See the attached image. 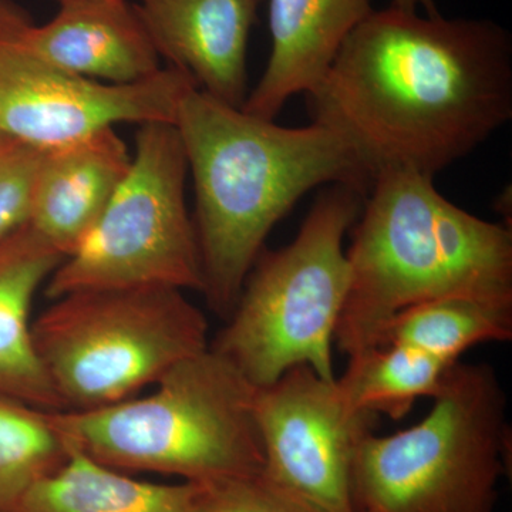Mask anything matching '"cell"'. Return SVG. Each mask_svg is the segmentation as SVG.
Wrapping results in <instances>:
<instances>
[{"label":"cell","instance_id":"cell-1","mask_svg":"<svg viewBox=\"0 0 512 512\" xmlns=\"http://www.w3.org/2000/svg\"><path fill=\"white\" fill-rule=\"evenodd\" d=\"M306 94L372 180L390 168L434 178L511 120V36L488 19L373 10Z\"/></svg>","mask_w":512,"mask_h":512},{"label":"cell","instance_id":"cell-2","mask_svg":"<svg viewBox=\"0 0 512 512\" xmlns=\"http://www.w3.org/2000/svg\"><path fill=\"white\" fill-rule=\"evenodd\" d=\"M174 126L195 192V234L208 305L228 318L265 239L320 185L369 192L372 177L335 131L312 121L282 127L192 87Z\"/></svg>","mask_w":512,"mask_h":512},{"label":"cell","instance_id":"cell-3","mask_svg":"<svg viewBox=\"0 0 512 512\" xmlns=\"http://www.w3.org/2000/svg\"><path fill=\"white\" fill-rule=\"evenodd\" d=\"M429 175L380 171L346 249L350 285L335 332L340 352L375 348L417 303L471 296L512 303V231L448 201Z\"/></svg>","mask_w":512,"mask_h":512},{"label":"cell","instance_id":"cell-4","mask_svg":"<svg viewBox=\"0 0 512 512\" xmlns=\"http://www.w3.org/2000/svg\"><path fill=\"white\" fill-rule=\"evenodd\" d=\"M255 394L210 346L168 370L150 393L49 417L67 448L103 466L205 483L264 470Z\"/></svg>","mask_w":512,"mask_h":512},{"label":"cell","instance_id":"cell-5","mask_svg":"<svg viewBox=\"0 0 512 512\" xmlns=\"http://www.w3.org/2000/svg\"><path fill=\"white\" fill-rule=\"evenodd\" d=\"M510 444L507 396L493 367L454 363L423 420L360 439L356 511L494 512Z\"/></svg>","mask_w":512,"mask_h":512},{"label":"cell","instance_id":"cell-6","mask_svg":"<svg viewBox=\"0 0 512 512\" xmlns=\"http://www.w3.org/2000/svg\"><path fill=\"white\" fill-rule=\"evenodd\" d=\"M365 195L330 185L291 244L262 251L252 266L227 325L210 346L256 389L302 365L336 379L332 345L350 285L343 242Z\"/></svg>","mask_w":512,"mask_h":512},{"label":"cell","instance_id":"cell-7","mask_svg":"<svg viewBox=\"0 0 512 512\" xmlns=\"http://www.w3.org/2000/svg\"><path fill=\"white\" fill-rule=\"evenodd\" d=\"M32 335L63 410L131 399L211 343L204 312L164 286L66 293L33 320Z\"/></svg>","mask_w":512,"mask_h":512},{"label":"cell","instance_id":"cell-8","mask_svg":"<svg viewBox=\"0 0 512 512\" xmlns=\"http://www.w3.org/2000/svg\"><path fill=\"white\" fill-rule=\"evenodd\" d=\"M187 174L177 127L140 124L130 170L89 235L50 276V301L90 289L202 292L200 247L185 202Z\"/></svg>","mask_w":512,"mask_h":512},{"label":"cell","instance_id":"cell-9","mask_svg":"<svg viewBox=\"0 0 512 512\" xmlns=\"http://www.w3.org/2000/svg\"><path fill=\"white\" fill-rule=\"evenodd\" d=\"M28 13L0 0V134L56 147L120 123H173L192 87L191 76L163 67L146 82L109 84L47 62L28 46Z\"/></svg>","mask_w":512,"mask_h":512},{"label":"cell","instance_id":"cell-10","mask_svg":"<svg viewBox=\"0 0 512 512\" xmlns=\"http://www.w3.org/2000/svg\"><path fill=\"white\" fill-rule=\"evenodd\" d=\"M255 419L269 481L320 512H357L353 460L377 417L353 412L336 379L292 367L256 389Z\"/></svg>","mask_w":512,"mask_h":512},{"label":"cell","instance_id":"cell-11","mask_svg":"<svg viewBox=\"0 0 512 512\" xmlns=\"http://www.w3.org/2000/svg\"><path fill=\"white\" fill-rule=\"evenodd\" d=\"M264 0H137L158 56L235 109L247 100L248 40Z\"/></svg>","mask_w":512,"mask_h":512},{"label":"cell","instance_id":"cell-12","mask_svg":"<svg viewBox=\"0 0 512 512\" xmlns=\"http://www.w3.org/2000/svg\"><path fill=\"white\" fill-rule=\"evenodd\" d=\"M131 154L114 127L45 148L28 225L66 258L106 210L130 170Z\"/></svg>","mask_w":512,"mask_h":512},{"label":"cell","instance_id":"cell-13","mask_svg":"<svg viewBox=\"0 0 512 512\" xmlns=\"http://www.w3.org/2000/svg\"><path fill=\"white\" fill-rule=\"evenodd\" d=\"M272 50L242 110L275 120L286 101L320 82L340 47L373 12L370 0H268Z\"/></svg>","mask_w":512,"mask_h":512},{"label":"cell","instance_id":"cell-14","mask_svg":"<svg viewBox=\"0 0 512 512\" xmlns=\"http://www.w3.org/2000/svg\"><path fill=\"white\" fill-rule=\"evenodd\" d=\"M30 49L47 62L87 79L109 84L146 82L161 57L133 3H70L45 25L26 26Z\"/></svg>","mask_w":512,"mask_h":512},{"label":"cell","instance_id":"cell-15","mask_svg":"<svg viewBox=\"0 0 512 512\" xmlns=\"http://www.w3.org/2000/svg\"><path fill=\"white\" fill-rule=\"evenodd\" d=\"M64 256L28 224L0 239V394L45 412L63 410L33 343V299Z\"/></svg>","mask_w":512,"mask_h":512},{"label":"cell","instance_id":"cell-16","mask_svg":"<svg viewBox=\"0 0 512 512\" xmlns=\"http://www.w3.org/2000/svg\"><path fill=\"white\" fill-rule=\"evenodd\" d=\"M69 450L37 480L13 512H191V484L140 480Z\"/></svg>","mask_w":512,"mask_h":512},{"label":"cell","instance_id":"cell-17","mask_svg":"<svg viewBox=\"0 0 512 512\" xmlns=\"http://www.w3.org/2000/svg\"><path fill=\"white\" fill-rule=\"evenodd\" d=\"M511 339L512 303L448 296L397 313L376 346H409L454 365L473 346Z\"/></svg>","mask_w":512,"mask_h":512},{"label":"cell","instance_id":"cell-18","mask_svg":"<svg viewBox=\"0 0 512 512\" xmlns=\"http://www.w3.org/2000/svg\"><path fill=\"white\" fill-rule=\"evenodd\" d=\"M437 357L404 345L375 346L349 356L336 383L356 413L403 419L421 397L439 392L450 367Z\"/></svg>","mask_w":512,"mask_h":512},{"label":"cell","instance_id":"cell-19","mask_svg":"<svg viewBox=\"0 0 512 512\" xmlns=\"http://www.w3.org/2000/svg\"><path fill=\"white\" fill-rule=\"evenodd\" d=\"M69 456L49 412L0 394V512H13L22 495Z\"/></svg>","mask_w":512,"mask_h":512},{"label":"cell","instance_id":"cell-20","mask_svg":"<svg viewBox=\"0 0 512 512\" xmlns=\"http://www.w3.org/2000/svg\"><path fill=\"white\" fill-rule=\"evenodd\" d=\"M191 484V512H320L264 474Z\"/></svg>","mask_w":512,"mask_h":512},{"label":"cell","instance_id":"cell-21","mask_svg":"<svg viewBox=\"0 0 512 512\" xmlns=\"http://www.w3.org/2000/svg\"><path fill=\"white\" fill-rule=\"evenodd\" d=\"M42 148L8 140L0 148V239L28 224Z\"/></svg>","mask_w":512,"mask_h":512},{"label":"cell","instance_id":"cell-22","mask_svg":"<svg viewBox=\"0 0 512 512\" xmlns=\"http://www.w3.org/2000/svg\"><path fill=\"white\" fill-rule=\"evenodd\" d=\"M393 8L406 10V12H417L419 9L426 10V16L440 15L434 0H392Z\"/></svg>","mask_w":512,"mask_h":512},{"label":"cell","instance_id":"cell-23","mask_svg":"<svg viewBox=\"0 0 512 512\" xmlns=\"http://www.w3.org/2000/svg\"><path fill=\"white\" fill-rule=\"evenodd\" d=\"M59 6L70 5V3H84V2H113V0H56Z\"/></svg>","mask_w":512,"mask_h":512},{"label":"cell","instance_id":"cell-24","mask_svg":"<svg viewBox=\"0 0 512 512\" xmlns=\"http://www.w3.org/2000/svg\"><path fill=\"white\" fill-rule=\"evenodd\" d=\"M10 140V138L3 137L2 134H0V148L5 146L6 141Z\"/></svg>","mask_w":512,"mask_h":512}]
</instances>
